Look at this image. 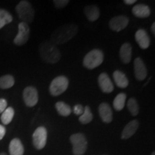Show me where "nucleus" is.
Masks as SVG:
<instances>
[{
	"label": "nucleus",
	"mask_w": 155,
	"mask_h": 155,
	"mask_svg": "<svg viewBox=\"0 0 155 155\" xmlns=\"http://www.w3.org/2000/svg\"><path fill=\"white\" fill-rule=\"evenodd\" d=\"M78 27L75 24L61 25L55 29L50 36V42L55 45L66 43L78 33Z\"/></svg>",
	"instance_id": "obj_1"
},
{
	"label": "nucleus",
	"mask_w": 155,
	"mask_h": 155,
	"mask_svg": "<svg viewBox=\"0 0 155 155\" xmlns=\"http://www.w3.org/2000/svg\"><path fill=\"white\" fill-rule=\"evenodd\" d=\"M39 53L43 61L47 63L55 64L61 60V52L50 41H44L39 46Z\"/></svg>",
	"instance_id": "obj_2"
},
{
	"label": "nucleus",
	"mask_w": 155,
	"mask_h": 155,
	"mask_svg": "<svg viewBox=\"0 0 155 155\" xmlns=\"http://www.w3.org/2000/svg\"><path fill=\"white\" fill-rule=\"evenodd\" d=\"M16 12L18 17L22 22L26 24L32 23L35 17V9L31 4L26 0H22L16 6Z\"/></svg>",
	"instance_id": "obj_3"
},
{
	"label": "nucleus",
	"mask_w": 155,
	"mask_h": 155,
	"mask_svg": "<svg viewBox=\"0 0 155 155\" xmlns=\"http://www.w3.org/2000/svg\"><path fill=\"white\" fill-rule=\"evenodd\" d=\"M104 55L101 50L94 49L88 53L83 60V65L86 68L93 70L101 65L104 61Z\"/></svg>",
	"instance_id": "obj_4"
},
{
	"label": "nucleus",
	"mask_w": 155,
	"mask_h": 155,
	"mask_svg": "<svg viewBox=\"0 0 155 155\" xmlns=\"http://www.w3.org/2000/svg\"><path fill=\"white\" fill-rule=\"evenodd\" d=\"M70 141L73 146V153L74 155H83L88 148V141L82 133L72 134L70 137Z\"/></svg>",
	"instance_id": "obj_5"
},
{
	"label": "nucleus",
	"mask_w": 155,
	"mask_h": 155,
	"mask_svg": "<svg viewBox=\"0 0 155 155\" xmlns=\"http://www.w3.org/2000/svg\"><path fill=\"white\" fill-rule=\"evenodd\" d=\"M69 85V81L67 77L64 75H60L55 78L49 87V92L51 96H58L68 89Z\"/></svg>",
	"instance_id": "obj_6"
},
{
	"label": "nucleus",
	"mask_w": 155,
	"mask_h": 155,
	"mask_svg": "<svg viewBox=\"0 0 155 155\" xmlns=\"http://www.w3.org/2000/svg\"><path fill=\"white\" fill-rule=\"evenodd\" d=\"M48 139V131L45 127H39L34 131L32 135V143L37 150H42L46 144Z\"/></svg>",
	"instance_id": "obj_7"
},
{
	"label": "nucleus",
	"mask_w": 155,
	"mask_h": 155,
	"mask_svg": "<svg viewBox=\"0 0 155 155\" xmlns=\"http://www.w3.org/2000/svg\"><path fill=\"white\" fill-rule=\"evenodd\" d=\"M30 29L26 23L21 22L18 25V32L14 39V43L17 46L23 45L28 41L30 38Z\"/></svg>",
	"instance_id": "obj_8"
},
{
	"label": "nucleus",
	"mask_w": 155,
	"mask_h": 155,
	"mask_svg": "<svg viewBox=\"0 0 155 155\" xmlns=\"http://www.w3.org/2000/svg\"><path fill=\"white\" fill-rule=\"evenodd\" d=\"M23 100L25 105L28 107H33L38 103V91L34 86H28L23 91Z\"/></svg>",
	"instance_id": "obj_9"
},
{
	"label": "nucleus",
	"mask_w": 155,
	"mask_h": 155,
	"mask_svg": "<svg viewBox=\"0 0 155 155\" xmlns=\"http://www.w3.org/2000/svg\"><path fill=\"white\" fill-rule=\"evenodd\" d=\"M129 19L126 15H119L112 18L109 22V28L111 30L119 32L124 30L129 25Z\"/></svg>",
	"instance_id": "obj_10"
},
{
	"label": "nucleus",
	"mask_w": 155,
	"mask_h": 155,
	"mask_svg": "<svg viewBox=\"0 0 155 155\" xmlns=\"http://www.w3.org/2000/svg\"><path fill=\"white\" fill-rule=\"evenodd\" d=\"M134 70L137 81H144L147 76V68L141 58H137L134 61Z\"/></svg>",
	"instance_id": "obj_11"
},
{
	"label": "nucleus",
	"mask_w": 155,
	"mask_h": 155,
	"mask_svg": "<svg viewBox=\"0 0 155 155\" xmlns=\"http://www.w3.org/2000/svg\"><path fill=\"white\" fill-rule=\"evenodd\" d=\"M98 83L102 92L105 94H110L114 91V86L107 73H102L98 75Z\"/></svg>",
	"instance_id": "obj_12"
},
{
	"label": "nucleus",
	"mask_w": 155,
	"mask_h": 155,
	"mask_svg": "<svg viewBox=\"0 0 155 155\" xmlns=\"http://www.w3.org/2000/svg\"><path fill=\"white\" fill-rule=\"evenodd\" d=\"M135 40L139 48L142 50H146L150 47L151 39L147 32L144 29H139L135 33Z\"/></svg>",
	"instance_id": "obj_13"
},
{
	"label": "nucleus",
	"mask_w": 155,
	"mask_h": 155,
	"mask_svg": "<svg viewBox=\"0 0 155 155\" xmlns=\"http://www.w3.org/2000/svg\"><path fill=\"white\" fill-rule=\"evenodd\" d=\"M98 114L102 121L110 124L113 121V111L111 107L107 103H101L98 106Z\"/></svg>",
	"instance_id": "obj_14"
},
{
	"label": "nucleus",
	"mask_w": 155,
	"mask_h": 155,
	"mask_svg": "<svg viewBox=\"0 0 155 155\" xmlns=\"http://www.w3.org/2000/svg\"><path fill=\"white\" fill-rule=\"evenodd\" d=\"M139 126V122L137 119L132 120L126 125L122 131L121 137L122 139H127L131 138L137 132Z\"/></svg>",
	"instance_id": "obj_15"
},
{
	"label": "nucleus",
	"mask_w": 155,
	"mask_h": 155,
	"mask_svg": "<svg viewBox=\"0 0 155 155\" xmlns=\"http://www.w3.org/2000/svg\"><path fill=\"white\" fill-rule=\"evenodd\" d=\"M132 14L138 18H147L150 16L151 9L148 5L137 4L132 8Z\"/></svg>",
	"instance_id": "obj_16"
},
{
	"label": "nucleus",
	"mask_w": 155,
	"mask_h": 155,
	"mask_svg": "<svg viewBox=\"0 0 155 155\" xmlns=\"http://www.w3.org/2000/svg\"><path fill=\"white\" fill-rule=\"evenodd\" d=\"M120 59L124 64L130 63L132 56V47L129 42H126L121 45L119 51Z\"/></svg>",
	"instance_id": "obj_17"
},
{
	"label": "nucleus",
	"mask_w": 155,
	"mask_h": 155,
	"mask_svg": "<svg viewBox=\"0 0 155 155\" xmlns=\"http://www.w3.org/2000/svg\"><path fill=\"white\" fill-rule=\"evenodd\" d=\"M9 152L10 155H23L25 152L24 146L20 139L15 138L10 141L9 145Z\"/></svg>",
	"instance_id": "obj_18"
},
{
	"label": "nucleus",
	"mask_w": 155,
	"mask_h": 155,
	"mask_svg": "<svg viewBox=\"0 0 155 155\" xmlns=\"http://www.w3.org/2000/svg\"><path fill=\"white\" fill-rule=\"evenodd\" d=\"M113 78L116 85L120 88H125L129 86V80L125 73L116 70L113 73Z\"/></svg>",
	"instance_id": "obj_19"
},
{
	"label": "nucleus",
	"mask_w": 155,
	"mask_h": 155,
	"mask_svg": "<svg viewBox=\"0 0 155 155\" xmlns=\"http://www.w3.org/2000/svg\"><path fill=\"white\" fill-rule=\"evenodd\" d=\"M83 12L90 22H95L100 17V9L96 5L86 6Z\"/></svg>",
	"instance_id": "obj_20"
},
{
	"label": "nucleus",
	"mask_w": 155,
	"mask_h": 155,
	"mask_svg": "<svg viewBox=\"0 0 155 155\" xmlns=\"http://www.w3.org/2000/svg\"><path fill=\"white\" fill-rule=\"evenodd\" d=\"M127 94L124 93H120L116 96L113 102V106L116 111H121L125 106Z\"/></svg>",
	"instance_id": "obj_21"
},
{
	"label": "nucleus",
	"mask_w": 155,
	"mask_h": 155,
	"mask_svg": "<svg viewBox=\"0 0 155 155\" xmlns=\"http://www.w3.org/2000/svg\"><path fill=\"white\" fill-rule=\"evenodd\" d=\"M55 108L59 115L62 116H68L71 115V106L63 101H58L55 104Z\"/></svg>",
	"instance_id": "obj_22"
},
{
	"label": "nucleus",
	"mask_w": 155,
	"mask_h": 155,
	"mask_svg": "<svg viewBox=\"0 0 155 155\" xmlns=\"http://www.w3.org/2000/svg\"><path fill=\"white\" fill-rule=\"evenodd\" d=\"M15 78L11 75H5L0 77V88L8 89L15 85Z\"/></svg>",
	"instance_id": "obj_23"
},
{
	"label": "nucleus",
	"mask_w": 155,
	"mask_h": 155,
	"mask_svg": "<svg viewBox=\"0 0 155 155\" xmlns=\"http://www.w3.org/2000/svg\"><path fill=\"white\" fill-rule=\"evenodd\" d=\"M15 116V110L12 107H7L2 114L1 121L3 124L7 125L11 123Z\"/></svg>",
	"instance_id": "obj_24"
},
{
	"label": "nucleus",
	"mask_w": 155,
	"mask_h": 155,
	"mask_svg": "<svg viewBox=\"0 0 155 155\" xmlns=\"http://www.w3.org/2000/svg\"><path fill=\"white\" fill-rule=\"evenodd\" d=\"M94 119V116L91 110V108L88 106H86L84 107V112L82 115L80 116L79 117V121L81 122L82 124H88L90 122L92 121Z\"/></svg>",
	"instance_id": "obj_25"
},
{
	"label": "nucleus",
	"mask_w": 155,
	"mask_h": 155,
	"mask_svg": "<svg viewBox=\"0 0 155 155\" xmlns=\"http://www.w3.org/2000/svg\"><path fill=\"white\" fill-rule=\"evenodd\" d=\"M127 108L131 114L134 116L138 115L139 112V106L134 98H129L127 102Z\"/></svg>",
	"instance_id": "obj_26"
},
{
	"label": "nucleus",
	"mask_w": 155,
	"mask_h": 155,
	"mask_svg": "<svg viewBox=\"0 0 155 155\" xmlns=\"http://www.w3.org/2000/svg\"><path fill=\"white\" fill-rule=\"evenodd\" d=\"M0 18L5 21L6 25L9 24L13 20V17L10 13L4 9H0Z\"/></svg>",
	"instance_id": "obj_27"
},
{
	"label": "nucleus",
	"mask_w": 155,
	"mask_h": 155,
	"mask_svg": "<svg viewBox=\"0 0 155 155\" xmlns=\"http://www.w3.org/2000/svg\"><path fill=\"white\" fill-rule=\"evenodd\" d=\"M69 0H54L53 3L56 8L63 9L68 5Z\"/></svg>",
	"instance_id": "obj_28"
},
{
	"label": "nucleus",
	"mask_w": 155,
	"mask_h": 155,
	"mask_svg": "<svg viewBox=\"0 0 155 155\" xmlns=\"http://www.w3.org/2000/svg\"><path fill=\"white\" fill-rule=\"evenodd\" d=\"M84 112V107L81 104H76L73 108V113L77 116H81Z\"/></svg>",
	"instance_id": "obj_29"
},
{
	"label": "nucleus",
	"mask_w": 155,
	"mask_h": 155,
	"mask_svg": "<svg viewBox=\"0 0 155 155\" xmlns=\"http://www.w3.org/2000/svg\"><path fill=\"white\" fill-rule=\"evenodd\" d=\"M7 108V101L5 98H0V114H2Z\"/></svg>",
	"instance_id": "obj_30"
},
{
	"label": "nucleus",
	"mask_w": 155,
	"mask_h": 155,
	"mask_svg": "<svg viewBox=\"0 0 155 155\" xmlns=\"http://www.w3.org/2000/svg\"><path fill=\"white\" fill-rule=\"evenodd\" d=\"M6 134V128L4 126L0 124V140L4 138Z\"/></svg>",
	"instance_id": "obj_31"
},
{
	"label": "nucleus",
	"mask_w": 155,
	"mask_h": 155,
	"mask_svg": "<svg viewBox=\"0 0 155 155\" xmlns=\"http://www.w3.org/2000/svg\"><path fill=\"white\" fill-rule=\"evenodd\" d=\"M124 2L127 5H134L135 2H137V0H124Z\"/></svg>",
	"instance_id": "obj_32"
},
{
	"label": "nucleus",
	"mask_w": 155,
	"mask_h": 155,
	"mask_svg": "<svg viewBox=\"0 0 155 155\" xmlns=\"http://www.w3.org/2000/svg\"><path fill=\"white\" fill-rule=\"evenodd\" d=\"M5 25H6V23L5 22V21L2 20V19L0 18V30H1L2 28H4Z\"/></svg>",
	"instance_id": "obj_33"
},
{
	"label": "nucleus",
	"mask_w": 155,
	"mask_h": 155,
	"mask_svg": "<svg viewBox=\"0 0 155 155\" xmlns=\"http://www.w3.org/2000/svg\"><path fill=\"white\" fill-rule=\"evenodd\" d=\"M151 30H152L153 35H155V22H153V24L151 26Z\"/></svg>",
	"instance_id": "obj_34"
},
{
	"label": "nucleus",
	"mask_w": 155,
	"mask_h": 155,
	"mask_svg": "<svg viewBox=\"0 0 155 155\" xmlns=\"http://www.w3.org/2000/svg\"><path fill=\"white\" fill-rule=\"evenodd\" d=\"M0 155H7V154H6L5 152H2L1 154H0Z\"/></svg>",
	"instance_id": "obj_35"
},
{
	"label": "nucleus",
	"mask_w": 155,
	"mask_h": 155,
	"mask_svg": "<svg viewBox=\"0 0 155 155\" xmlns=\"http://www.w3.org/2000/svg\"><path fill=\"white\" fill-rule=\"evenodd\" d=\"M151 155H155V152H153L152 153V154H151Z\"/></svg>",
	"instance_id": "obj_36"
},
{
	"label": "nucleus",
	"mask_w": 155,
	"mask_h": 155,
	"mask_svg": "<svg viewBox=\"0 0 155 155\" xmlns=\"http://www.w3.org/2000/svg\"><path fill=\"white\" fill-rule=\"evenodd\" d=\"M103 155H106V154H103Z\"/></svg>",
	"instance_id": "obj_37"
}]
</instances>
